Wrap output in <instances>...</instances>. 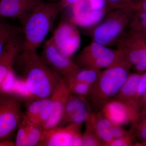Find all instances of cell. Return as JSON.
Masks as SVG:
<instances>
[{
    "label": "cell",
    "instance_id": "cell-1",
    "mask_svg": "<svg viewBox=\"0 0 146 146\" xmlns=\"http://www.w3.org/2000/svg\"><path fill=\"white\" fill-rule=\"evenodd\" d=\"M14 66L23 77L32 98H49L63 78L45 63L36 51L22 50Z\"/></svg>",
    "mask_w": 146,
    "mask_h": 146
},
{
    "label": "cell",
    "instance_id": "cell-2",
    "mask_svg": "<svg viewBox=\"0 0 146 146\" xmlns=\"http://www.w3.org/2000/svg\"><path fill=\"white\" fill-rule=\"evenodd\" d=\"M63 9L59 1H42L21 21L23 37L22 50L36 51L44 42L56 17Z\"/></svg>",
    "mask_w": 146,
    "mask_h": 146
},
{
    "label": "cell",
    "instance_id": "cell-3",
    "mask_svg": "<svg viewBox=\"0 0 146 146\" xmlns=\"http://www.w3.org/2000/svg\"><path fill=\"white\" fill-rule=\"evenodd\" d=\"M131 68L125 58L101 71L88 97L93 106L101 110L107 102L115 98L131 74Z\"/></svg>",
    "mask_w": 146,
    "mask_h": 146
},
{
    "label": "cell",
    "instance_id": "cell-4",
    "mask_svg": "<svg viewBox=\"0 0 146 146\" xmlns=\"http://www.w3.org/2000/svg\"><path fill=\"white\" fill-rule=\"evenodd\" d=\"M133 12L127 7L111 10L91 32L92 40L104 46L117 43L123 35Z\"/></svg>",
    "mask_w": 146,
    "mask_h": 146
},
{
    "label": "cell",
    "instance_id": "cell-5",
    "mask_svg": "<svg viewBox=\"0 0 146 146\" xmlns=\"http://www.w3.org/2000/svg\"><path fill=\"white\" fill-rule=\"evenodd\" d=\"M125 58L120 50L112 49L92 40L77 55L74 61L80 68L102 70Z\"/></svg>",
    "mask_w": 146,
    "mask_h": 146
},
{
    "label": "cell",
    "instance_id": "cell-6",
    "mask_svg": "<svg viewBox=\"0 0 146 146\" xmlns=\"http://www.w3.org/2000/svg\"><path fill=\"white\" fill-rule=\"evenodd\" d=\"M117 45L136 73L146 72V34L129 31L121 36Z\"/></svg>",
    "mask_w": 146,
    "mask_h": 146
},
{
    "label": "cell",
    "instance_id": "cell-7",
    "mask_svg": "<svg viewBox=\"0 0 146 146\" xmlns=\"http://www.w3.org/2000/svg\"><path fill=\"white\" fill-rule=\"evenodd\" d=\"M24 116L19 97L7 93L0 95V141L9 140Z\"/></svg>",
    "mask_w": 146,
    "mask_h": 146
},
{
    "label": "cell",
    "instance_id": "cell-8",
    "mask_svg": "<svg viewBox=\"0 0 146 146\" xmlns=\"http://www.w3.org/2000/svg\"><path fill=\"white\" fill-rule=\"evenodd\" d=\"M82 125L71 123L44 130L37 146H75L82 140Z\"/></svg>",
    "mask_w": 146,
    "mask_h": 146
},
{
    "label": "cell",
    "instance_id": "cell-9",
    "mask_svg": "<svg viewBox=\"0 0 146 146\" xmlns=\"http://www.w3.org/2000/svg\"><path fill=\"white\" fill-rule=\"evenodd\" d=\"M41 57L52 70L65 80L80 68L74 60L63 54L50 38L44 42Z\"/></svg>",
    "mask_w": 146,
    "mask_h": 146
},
{
    "label": "cell",
    "instance_id": "cell-10",
    "mask_svg": "<svg viewBox=\"0 0 146 146\" xmlns=\"http://www.w3.org/2000/svg\"><path fill=\"white\" fill-rule=\"evenodd\" d=\"M50 39L60 52L70 58L78 50L81 43L78 30L71 21L61 22Z\"/></svg>",
    "mask_w": 146,
    "mask_h": 146
},
{
    "label": "cell",
    "instance_id": "cell-11",
    "mask_svg": "<svg viewBox=\"0 0 146 146\" xmlns=\"http://www.w3.org/2000/svg\"><path fill=\"white\" fill-rule=\"evenodd\" d=\"M100 111L115 125L134 124L140 117L138 108L116 99L107 102Z\"/></svg>",
    "mask_w": 146,
    "mask_h": 146
},
{
    "label": "cell",
    "instance_id": "cell-12",
    "mask_svg": "<svg viewBox=\"0 0 146 146\" xmlns=\"http://www.w3.org/2000/svg\"><path fill=\"white\" fill-rule=\"evenodd\" d=\"M72 7L70 21L77 26L84 28L94 26L105 16L106 9L96 10L89 0H80Z\"/></svg>",
    "mask_w": 146,
    "mask_h": 146
},
{
    "label": "cell",
    "instance_id": "cell-13",
    "mask_svg": "<svg viewBox=\"0 0 146 146\" xmlns=\"http://www.w3.org/2000/svg\"><path fill=\"white\" fill-rule=\"evenodd\" d=\"M22 30L13 35L6 44L0 55V87L13 68L23 48Z\"/></svg>",
    "mask_w": 146,
    "mask_h": 146
},
{
    "label": "cell",
    "instance_id": "cell-14",
    "mask_svg": "<svg viewBox=\"0 0 146 146\" xmlns=\"http://www.w3.org/2000/svg\"><path fill=\"white\" fill-rule=\"evenodd\" d=\"M91 113L86 98L70 93L59 127L71 123L82 124L88 119Z\"/></svg>",
    "mask_w": 146,
    "mask_h": 146
},
{
    "label": "cell",
    "instance_id": "cell-15",
    "mask_svg": "<svg viewBox=\"0 0 146 146\" xmlns=\"http://www.w3.org/2000/svg\"><path fill=\"white\" fill-rule=\"evenodd\" d=\"M70 93L63 78L52 95V111L49 117L43 125L44 130L59 127L63 119L65 105Z\"/></svg>",
    "mask_w": 146,
    "mask_h": 146
},
{
    "label": "cell",
    "instance_id": "cell-16",
    "mask_svg": "<svg viewBox=\"0 0 146 146\" xmlns=\"http://www.w3.org/2000/svg\"><path fill=\"white\" fill-rule=\"evenodd\" d=\"M42 0H0V17L22 21Z\"/></svg>",
    "mask_w": 146,
    "mask_h": 146
},
{
    "label": "cell",
    "instance_id": "cell-17",
    "mask_svg": "<svg viewBox=\"0 0 146 146\" xmlns=\"http://www.w3.org/2000/svg\"><path fill=\"white\" fill-rule=\"evenodd\" d=\"M52 108L51 96L46 98H32L27 103L25 115L30 121L43 127L50 115Z\"/></svg>",
    "mask_w": 146,
    "mask_h": 146
},
{
    "label": "cell",
    "instance_id": "cell-18",
    "mask_svg": "<svg viewBox=\"0 0 146 146\" xmlns=\"http://www.w3.org/2000/svg\"><path fill=\"white\" fill-rule=\"evenodd\" d=\"M141 75L142 74L138 73L130 74L119 94L114 99L139 109L138 92Z\"/></svg>",
    "mask_w": 146,
    "mask_h": 146
},
{
    "label": "cell",
    "instance_id": "cell-19",
    "mask_svg": "<svg viewBox=\"0 0 146 146\" xmlns=\"http://www.w3.org/2000/svg\"><path fill=\"white\" fill-rule=\"evenodd\" d=\"M93 115L94 128L97 136L103 146H107L113 139L112 134L113 125L101 111Z\"/></svg>",
    "mask_w": 146,
    "mask_h": 146
},
{
    "label": "cell",
    "instance_id": "cell-20",
    "mask_svg": "<svg viewBox=\"0 0 146 146\" xmlns=\"http://www.w3.org/2000/svg\"><path fill=\"white\" fill-rule=\"evenodd\" d=\"M101 71L93 68H80L72 75L64 80L81 82L92 86L98 80Z\"/></svg>",
    "mask_w": 146,
    "mask_h": 146
},
{
    "label": "cell",
    "instance_id": "cell-21",
    "mask_svg": "<svg viewBox=\"0 0 146 146\" xmlns=\"http://www.w3.org/2000/svg\"><path fill=\"white\" fill-rule=\"evenodd\" d=\"M85 123V130L82 133L83 146H103L96 133L92 113H90L89 117Z\"/></svg>",
    "mask_w": 146,
    "mask_h": 146
},
{
    "label": "cell",
    "instance_id": "cell-22",
    "mask_svg": "<svg viewBox=\"0 0 146 146\" xmlns=\"http://www.w3.org/2000/svg\"><path fill=\"white\" fill-rule=\"evenodd\" d=\"M20 30L9 22L0 18V55L9 40Z\"/></svg>",
    "mask_w": 146,
    "mask_h": 146
},
{
    "label": "cell",
    "instance_id": "cell-23",
    "mask_svg": "<svg viewBox=\"0 0 146 146\" xmlns=\"http://www.w3.org/2000/svg\"><path fill=\"white\" fill-rule=\"evenodd\" d=\"M128 27L129 31L146 35V12H133Z\"/></svg>",
    "mask_w": 146,
    "mask_h": 146
},
{
    "label": "cell",
    "instance_id": "cell-24",
    "mask_svg": "<svg viewBox=\"0 0 146 146\" xmlns=\"http://www.w3.org/2000/svg\"><path fill=\"white\" fill-rule=\"evenodd\" d=\"M27 119H28L27 146H37L41 140L44 131L43 127L40 125L30 121L27 118Z\"/></svg>",
    "mask_w": 146,
    "mask_h": 146
},
{
    "label": "cell",
    "instance_id": "cell-25",
    "mask_svg": "<svg viewBox=\"0 0 146 146\" xmlns=\"http://www.w3.org/2000/svg\"><path fill=\"white\" fill-rule=\"evenodd\" d=\"M65 82L70 94L88 98L91 89V86L90 85L74 80H68Z\"/></svg>",
    "mask_w": 146,
    "mask_h": 146
},
{
    "label": "cell",
    "instance_id": "cell-26",
    "mask_svg": "<svg viewBox=\"0 0 146 146\" xmlns=\"http://www.w3.org/2000/svg\"><path fill=\"white\" fill-rule=\"evenodd\" d=\"M27 139L28 119L24 114L23 120L17 129L15 146H27Z\"/></svg>",
    "mask_w": 146,
    "mask_h": 146
},
{
    "label": "cell",
    "instance_id": "cell-27",
    "mask_svg": "<svg viewBox=\"0 0 146 146\" xmlns=\"http://www.w3.org/2000/svg\"><path fill=\"white\" fill-rule=\"evenodd\" d=\"M133 126L134 136L142 144L146 145V115L140 116Z\"/></svg>",
    "mask_w": 146,
    "mask_h": 146
},
{
    "label": "cell",
    "instance_id": "cell-28",
    "mask_svg": "<svg viewBox=\"0 0 146 146\" xmlns=\"http://www.w3.org/2000/svg\"><path fill=\"white\" fill-rule=\"evenodd\" d=\"M133 131H129L127 135L122 138L113 139L107 146H127L133 145L134 139Z\"/></svg>",
    "mask_w": 146,
    "mask_h": 146
},
{
    "label": "cell",
    "instance_id": "cell-29",
    "mask_svg": "<svg viewBox=\"0 0 146 146\" xmlns=\"http://www.w3.org/2000/svg\"><path fill=\"white\" fill-rule=\"evenodd\" d=\"M108 9L110 11L125 8L130 4L131 0H105Z\"/></svg>",
    "mask_w": 146,
    "mask_h": 146
},
{
    "label": "cell",
    "instance_id": "cell-30",
    "mask_svg": "<svg viewBox=\"0 0 146 146\" xmlns=\"http://www.w3.org/2000/svg\"><path fill=\"white\" fill-rule=\"evenodd\" d=\"M138 94L139 100L146 95V72L141 75L138 86Z\"/></svg>",
    "mask_w": 146,
    "mask_h": 146
},
{
    "label": "cell",
    "instance_id": "cell-31",
    "mask_svg": "<svg viewBox=\"0 0 146 146\" xmlns=\"http://www.w3.org/2000/svg\"><path fill=\"white\" fill-rule=\"evenodd\" d=\"M123 127L121 126L113 125L112 130L113 139L122 138L127 135L129 132L126 131Z\"/></svg>",
    "mask_w": 146,
    "mask_h": 146
},
{
    "label": "cell",
    "instance_id": "cell-32",
    "mask_svg": "<svg viewBox=\"0 0 146 146\" xmlns=\"http://www.w3.org/2000/svg\"><path fill=\"white\" fill-rule=\"evenodd\" d=\"M133 12L138 11L146 12V0L140 2L130 4L127 7Z\"/></svg>",
    "mask_w": 146,
    "mask_h": 146
},
{
    "label": "cell",
    "instance_id": "cell-33",
    "mask_svg": "<svg viewBox=\"0 0 146 146\" xmlns=\"http://www.w3.org/2000/svg\"><path fill=\"white\" fill-rule=\"evenodd\" d=\"M138 110L139 116L146 115V95L140 100Z\"/></svg>",
    "mask_w": 146,
    "mask_h": 146
},
{
    "label": "cell",
    "instance_id": "cell-34",
    "mask_svg": "<svg viewBox=\"0 0 146 146\" xmlns=\"http://www.w3.org/2000/svg\"><path fill=\"white\" fill-rule=\"evenodd\" d=\"M80 0H60L59 1L63 9L70 6H72Z\"/></svg>",
    "mask_w": 146,
    "mask_h": 146
},
{
    "label": "cell",
    "instance_id": "cell-35",
    "mask_svg": "<svg viewBox=\"0 0 146 146\" xmlns=\"http://www.w3.org/2000/svg\"><path fill=\"white\" fill-rule=\"evenodd\" d=\"M15 146V142L9 141V140L0 141V146Z\"/></svg>",
    "mask_w": 146,
    "mask_h": 146
},
{
    "label": "cell",
    "instance_id": "cell-36",
    "mask_svg": "<svg viewBox=\"0 0 146 146\" xmlns=\"http://www.w3.org/2000/svg\"><path fill=\"white\" fill-rule=\"evenodd\" d=\"M145 1V0H131L130 4L140 2L143 1Z\"/></svg>",
    "mask_w": 146,
    "mask_h": 146
}]
</instances>
